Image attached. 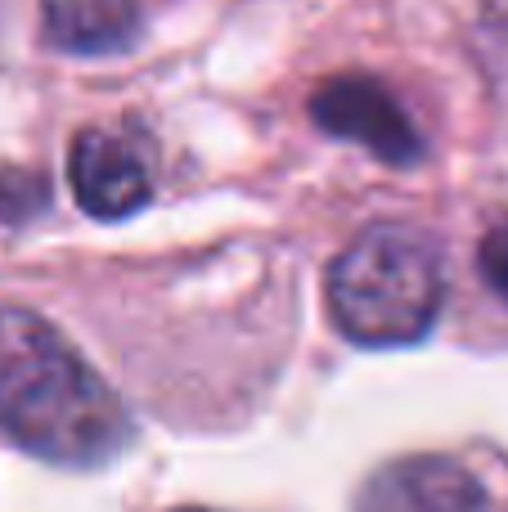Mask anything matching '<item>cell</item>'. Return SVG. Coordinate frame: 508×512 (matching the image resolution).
<instances>
[{
  "label": "cell",
  "instance_id": "obj_1",
  "mask_svg": "<svg viewBox=\"0 0 508 512\" xmlns=\"http://www.w3.org/2000/svg\"><path fill=\"white\" fill-rule=\"evenodd\" d=\"M0 427L59 468H99L131 441L117 391L36 310L0 301Z\"/></svg>",
  "mask_w": 508,
  "mask_h": 512
},
{
  "label": "cell",
  "instance_id": "obj_8",
  "mask_svg": "<svg viewBox=\"0 0 508 512\" xmlns=\"http://www.w3.org/2000/svg\"><path fill=\"white\" fill-rule=\"evenodd\" d=\"M477 270H482V279L495 288V297L508 301V221L486 230L482 248H477Z\"/></svg>",
  "mask_w": 508,
  "mask_h": 512
},
{
  "label": "cell",
  "instance_id": "obj_7",
  "mask_svg": "<svg viewBox=\"0 0 508 512\" xmlns=\"http://www.w3.org/2000/svg\"><path fill=\"white\" fill-rule=\"evenodd\" d=\"M36 207H45V180L41 171L0 167V221H23Z\"/></svg>",
  "mask_w": 508,
  "mask_h": 512
},
{
  "label": "cell",
  "instance_id": "obj_3",
  "mask_svg": "<svg viewBox=\"0 0 508 512\" xmlns=\"http://www.w3.org/2000/svg\"><path fill=\"white\" fill-rule=\"evenodd\" d=\"M315 126H324L338 140H351L369 149L387 167H414L428 153V140L405 113V104L383 86L378 77L351 72V77H333L315 90L311 99Z\"/></svg>",
  "mask_w": 508,
  "mask_h": 512
},
{
  "label": "cell",
  "instance_id": "obj_6",
  "mask_svg": "<svg viewBox=\"0 0 508 512\" xmlns=\"http://www.w3.org/2000/svg\"><path fill=\"white\" fill-rule=\"evenodd\" d=\"M45 41L63 54H117L140 36V9L131 5H45Z\"/></svg>",
  "mask_w": 508,
  "mask_h": 512
},
{
  "label": "cell",
  "instance_id": "obj_5",
  "mask_svg": "<svg viewBox=\"0 0 508 512\" xmlns=\"http://www.w3.org/2000/svg\"><path fill=\"white\" fill-rule=\"evenodd\" d=\"M356 512H491V495L459 459L410 454L365 481Z\"/></svg>",
  "mask_w": 508,
  "mask_h": 512
},
{
  "label": "cell",
  "instance_id": "obj_2",
  "mask_svg": "<svg viewBox=\"0 0 508 512\" xmlns=\"http://www.w3.org/2000/svg\"><path fill=\"white\" fill-rule=\"evenodd\" d=\"M329 315L356 346H414L446 301L437 243L401 221L365 225L329 265Z\"/></svg>",
  "mask_w": 508,
  "mask_h": 512
},
{
  "label": "cell",
  "instance_id": "obj_9",
  "mask_svg": "<svg viewBox=\"0 0 508 512\" xmlns=\"http://www.w3.org/2000/svg\"><path fill=\"white\" fill-rule=\"evenodd\" d=\"M185 512H203V508H185Z\"/></svg>",
  "mask_w": 508,
  "mask_h": 512
},
{
  "label": "cell",
  "instance_id": "obj_4",
  "mask_svg": "<svg viewBox=\"0 0 508 512\" xmlns=\"http://www.w3.org/2000/svg\"><path fill=\"white\" fill-rule=\"evenodd\" d=\"M72 198L95 221H122L153 198L149 153L122 126H86L68 153Z\"/></svg>",
  "mask_w": 508,
  "mask_h": 512
}]
</instances>
